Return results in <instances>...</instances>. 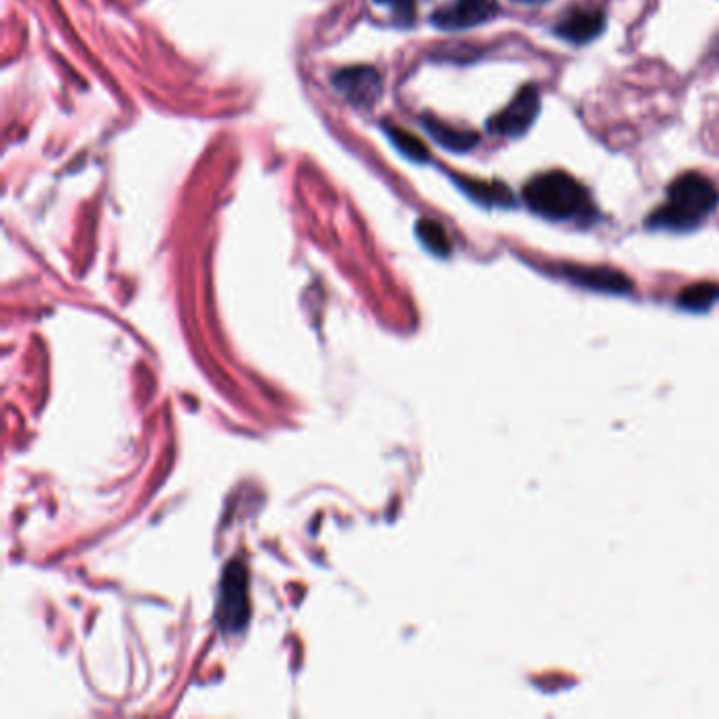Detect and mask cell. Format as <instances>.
<instances>
[{"instance_id": "11", "label": "cell", "mask_w": 719, "mask_h": 719, "mask_svg": "<svg viewBox=\"0 0 719 719\" xmlns=\"http://www.w3.org/2000/svg\"><path fill=\"white\" fill-rule=\"evenodd\" d=\"M384 133L405 159L416 161V163H426L431 159L429 148H426L424 142H420L414 133L399 129V127H384Z\"/></svg>"}, {"instance_id": "13", "label": "cell", "mask_w": 719, "mask_h": 719, "mask_svg": "<svg viewBox=\"0 0 719 719\" xmlns=\"http://www.w3.org/2000/svg\"><path fill=\"white\" fill-rule=\"evenodd\" d=\"M374 3L376 5H397V7H401V9H410L412 11V7H414V0H374Z\"/></svg>"}, {"instance_id": "2", "label": "cell", "mask_w": 719, "mask_h": 719, "mask_svg": "<svg viewBox=\"0 0 719 719\" xmlns=\"http://www.w3.org/2000/svg\"><path fill=\"white\" fill-rule=\"evenodd\" d=\"M523 199L538 216L568 220L585 207V190L566 171H547L523 188Z\"/></svg>"}, {"instance_id": "14", "label": "cell", "mask_w": 719, "mask_h": 719, "mask_svg": "<svg viewBox=\"0 0 719 719\" xmlns=\"http://www.w3.org/2000/svg\"><path fill=\"white\" fill-rule=\"evenodd\" d=\"M519 3H523V5H542V3H547V0H519Z\"/></svg>"}, {"instance_id": "6", "label": "cell", "mask_w": 719, "mask_h": 719, "mask_svg": "<svg viewBox=\"0 0 719 719\" xmlns=\"http://www.w3.org/2000/svg\"><path fill=\"white\" fill-rule=\"evenodd\" d=\"M566 275L582 285L595 291H610V294H625L631 289V279L625 277L620 270L606 266H568Z\"/></svg>"}, {"instance_id": "5", "label": "cell", "mask_w": 719, "mask_h": 719, "mask_svg": "<svg viewBox=\"0 0 719 719\" xmlns=\"http://www.w3.org/2000/svg\"><path fill=\"white\" fill-rule=\"evenodd\" d=\"M496 15L494 0H454V5L433 13V24L443 30H464L490 22Z\"/></svg>"}, {"instance_id": "1", "label": "cell", "mask_w": 719, "mask_h": 719, "mask_svg": "<svg viewBox=\"0 0 719 719\" xmlns=\"http://www.w3.org/2000/svg\"><path fill=\"white\" fill-rule=\"evenodd\" d=\"M719 203L717 188L698 173H684L669 186V205L656 209L648 226L667 230H690Z\"/></svg>"}, {"instance_id": "9", "label": "cell", "mask_w": 719, "mask_h": 719, "mask_svg": "<svg viewBox=\"0 0 719 719\" xmlns=\"http://www.w3.org/2000/svg\"><path fill=\"white\" fill-rule=\"evenodd\" d=\"M454 182L469 194L473 201L481 205H500V207L513 205L511 190L502 184H485L471 178H454Z\"/></svg>"}, {"instance_id": "3", "label": "cell", "mask_w": 719, "mask_h": 719, "mask_svg": "<svg viewBox=\"0 0 719 719\" xmlns=\"http://www.w3.org/2000/svg\"><path fill=\"white\" fill-rule=\"evenodd\" d=\"M540 112V93L534 85H526L515 97L513 102L494 114L488 127L492 133L507 135V138H521L534 125Z\"/></svg>"}, {"instance_id": "4", "label": "cell", "mask_w": 719, "mask_h": 719, "mask_svg": "<svg viewBox=\"0 0 719 719\" xmlns=\"http://www.w3.org/2000/svg\"><path fill=\"white\" fill-rule=\"evenodd\" d=\"M336 91L359 108H374L382 97V79L372 66L342 68L332 79Z\"/></svg>"}, {"instance_id": "8", "label": "cell", "mask_w": 719, "mask_h": 719, "mask_svg": "<svg viewBox=\"0 0 719 719\" xmlns=\"http://www.w3.org/2000/svg\"><path fill=\"white\" fill-rule=\"evenodd\" d=\"M424 127L437 144H441L445 150H452V152H469L479 142V135L475 131L456 129L450 125H443L435 119H424Z\"/></svg>"}, {"instance_id": "10", "label": "cell", "mask_w": 719, "mask_h": 719, "mask_svg": "<svg viewBox=\"0 0 719 719\" xmlns=\"http://www.w3.org/2000/svg\"><path fill=\"white\" fill-rule=\"evenodd\" d=\"M416 237L424 245V249L431 251V254L439 256V258L450 256L452 243H450L448 232H445V228L439 222H435V220H418Z\"/></svg>"}, {"instance_id": "12", "label": "cell", "mask_w": 719, "mask_h": 719, "mask_svg": "<svg viewBox=\"0 0 719 719\" xmlns=\"http://www.w3.org/2000/svg\"><path fill=\"white\" fill-rule=\"evenodd\" d=\"M719 298V287L713 283H696L679 294V304L688 310H707Z\"/></svg>"}, {"instance_id": "7", "label": "cell", "mask_w": 719, "mask_h": 719, "mask_svg": "<svg viewBox=\"0 0 719 719\" xmlns=\"http://www.w3.org/2000/svg\"><path fill=\"white\" fill-rule=\"evenodd\" d=\"M606 28V17L601 11H572L561 19L557 26V34L566 38L570 43L582 45L591 43L595 38L604 32Z\"/></svg>"}]
</instances>
